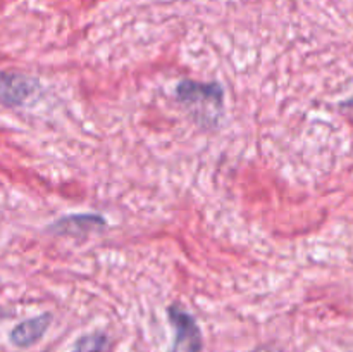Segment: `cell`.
<instances>
[{"instance_id":"cell-8","label":"cell","mask_w":353,"mask_h":352,"mask_svg":"<svg viewBox=\"0 0 353 352\" xmlns=\"http://www.w3.org/2000/svg\"><path fill=\"white\" fill-rule=\"evenodd\" d=\"M343 106H347V107H352V109H353V97H352V99H348L347 102L343 104Z\"/></svg>"},{"instance_id":"cell-7","label":"cell","mask_w":353,"mask_h":352,"mask_svg":"<svg viewBox=\"0 0 353 352\" xmlns=\"http://www.w3.org/2000/svg\"><path fill=\"white\" fill-rule=\"evenodd\" d=\"M255 352H274V351H272V349H269V347H261V349H257Z\"/></svg>"},{"instance_id":"cell-1","label":"cell","mask_w":353,"mask_h":352,"mask_svg":"<svg viewBox=\"0 0 353 352\" xmlns=\"http://www.w3.org/2000/svg\"><path fill=\"white\" fill-rule=\"evenodd\" d=\"M176 99L186 107L190 116L203 130L219 126L224 113V88L221 83L183 79L176 86Z\"/></svg>"},{"instance_id":"cell-5","label":"cell","mask_w":353,"mask_h":352,"mask_svg":"<svg viewBox=\"0 0 353 352\" xmlns=\"http://www.w3.org/2000/svg\"><path fill=\"white\" fill-rule=\"evenodd\" d=\"M50 323L52 314L43 313L40 314V316H34L31 317V320H26L23 321V323L16 324L9 335L10 344L16 345V347L19 349L31 347V345H34L41 337H43L45 331L50 326Z\"/></svg>"},{"instance_id":"cell-2","label":"cell","mask_w":353,"mask_h":352,"mask_svg":"<svg viewBox=\"0 0 353 352\" xmlns=\"http://www.w3.org/2000/svg\"><path fill=\"white\" fill-rule=\"evenodd\" d=\"M168 316L171 326L174 328L171 352H202L203 338L195 317L176 304L169 307Z\"/></svg>"},{"instance_id":"cell-6","label":"cell","mask_w":353,"mask_h":352,"mask_svg":"<svg viewBox=\"0 0 353 352\" xmlns=\"http://www.w3.org/2000/svg\"><path fill=\"white\" fill-rule=\"evenodd\" d=\"M107 342H109L107 335L102 331H97V333H90L79 338L71 352H103L107 347Z\"/></svg>"},{"instance_id":"cell-4","label":"cell","mask_w":353,"mask_h":352,"mask_svg":"<svg viewBox=\"0 0 353 352\" xmlns=\"http://www.w3.org/2000/svg\"><path fill=\"white\" fill-rule=\"evenodd\" d=\"M107 224L103 216L92 213L83 214H69V216L59 217L57 221L48 226V230L55 235H68V237H79V235L90 233L93 230H99Z\"/></svg>"},{"instance_id":"cell-3","label":"cell","mask_w":353,"mask_h":352,"mask_svg":"<svg viewBox=\"0 0 353 352\" xmlns=\"http://www.w3.org/2000/svg\"><path fill=\"white\" fill-rule=\"evenodd\" d=\"M40 88V83L19 72L0 71V104L17 107L26 104Z\"/></svg>"}]
</instances>
